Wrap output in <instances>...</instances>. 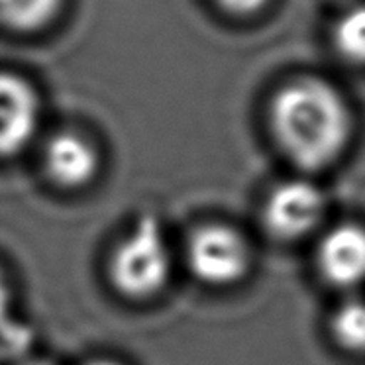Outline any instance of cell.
Here are the masks:
<instances>
[{"label": "cell", "mask_w": 365, "mask_h": 365, "mask_svg": "<svg viewBox=\"0 0 365 365\" xmlns=\"http://www.w3.org/2000/svg\"><path fill=\"white\" fill-rule=\"evenodd\" d=\"M267 120L281 153L307 173L332 167L354 135V114L346 96L317 75L281 85L271 96Z\"/></svg>", "instance_id": "obj_1"}, {"label": "cell", "mask_w": 365, "mask_h": 365, "mask_svg": "<svg viewBox=\"0 0 365 365\" xmlns=\"http://www.w3.org/2000/svg\"><path fill=\"white\" fill-rule=\"evenodd\" d=\"M106 275L126 301H151L165 291L173 277V252L158 216H140L128 228L110 250Z\"/></svg>", "instance_id": "obj_2"}, {"label": "cell", "mask_w": 365, "mask_h": 365, "mask_svg": "<svg viewBox=\"0 0 365 365\" xmlns=\"http://www.w3.org/2000/svg\"><path fill=\"white\" fill-rule=\"evenodd\" d=\"M185 263L202 285L224 289L246 277L252 267V250L244 234L230 224H200L185 242Z\"/></svg>", "instance_id": "obj_3"}, {"label": "cell", "mask_w": 365, "mask_h": 365, "mask_svg": "<svg viewBox=\"0 0 365 365\" xmlns=\"http://www.w3.org/2000/svg\"><path fill=\"white\" fill-rule=\"evenodd\" d=\"M326 215L324 192L309 179L279 182L263 205V226L273 238L297 242L314 234Z\"/></svg>", "instance_id": "obj_4"}, {"label": "cell", "mask_w": 365, "mask_h": 365, "mask_svg": "<svg viewBox=\"0 0 365 365\" xmlns=\"http://www.w3.org/2000/svg\"><path fill=\"white\" fill-rule=\"evenodd\" d=\"M41 167L51 185L61 191H83L98 179L103 158L87 135L59 130L41 150Z\"/></svg>", "instance_id": "obj_5"}, {"label": "cell", "mask_w": 365, "mask_h": 365, "mask_svg": "<svg viewBox=\"0 0 365 365\" xmlns=\"http://www.w3.org/2000/svg\"><path fill=\"white\" fill-rule=\"evenodd\" d=\"M41 120L40 95L10 71H0V159L24 153L38 135Z\"/></svg>", "instance_id": "obj_6"}, {"label": "cell", "mask_w": 365, "mask_h": 365, "mask_svg": "<svg viewBox=\"0 0 365 365\" xmlns=\"http://www.w3.org/2000/svg\"><path fill=\"white\" fill-rule=\"evenodd\" d=\"M317 267L328 285L357 289L365 283V226L341 222L324 232L317 247Z\"/></svg>", "instance_id": "obj_7"}, {"label": "cell", "mask_w": 365, "mask_h": 365, "mask_svg": "<svg viewBox=\"0 0 365 365\" xmlns=\"http://www.w3.org/2000/svg\"><path fill=\"white\" fill-rule=\"evenodd\" d=\"M330 41L344 63L365 69V2L351 4L336 18Z\"/></svg>", "instance_id": "obj_8"}, {"label": "cell", "mask_w": 365, "mask_h": 365, "mask_svg": "<svg viewBox=\"0 0 365 365\" xmlns=\"http://www.w3.org/2000/svg\"><path fill=\"white\" fill-rule=\"evenodd\" d=\"M63 9V0H0V24L18 34L48 28Z\"/></svg>", "instance_id": "obj_9"}, {"label": "cell", "mask_w": 365, "mask_h": 365, "mask_svg": "<svg viewBox=\"0 0 365 365\" xmlns=\"http://www.w3.org/2000/svg\"><path fill=\"white\" fill-rule=\"evenodd\" d=\"M334 341L349 354H365V299L341 301L330 318Z\"/></svg>", "instance_id": "obj_10"}, {"label": "cell", "mask_w": 365, "mask_h": 365, "mask_svg": "<svg viewBox=\"0 0 365 365\" xmlns=\"http://www.w3.org/2000/svg\"><path fill=\"white\" fill-rule=\"evenodd\" d=\"M215 4L222 10L224 14L238 20H250L259 16L267 10L271 0H215Z\"/></svg>", "instance_id": "obj_11"}, {"label": "cell", "mask_w": 365, "mask_h": 365, "mask_svg": "<svg viewBox=\"0 0 365 365\" xmlns=\"http://www.w3.org/2000/svg\"><path fill=\"white\" fill-rule=\"evenodd\" d=\"M14 332V287L9 273L0 265V334Z\"/></svg>", "instance_id": "obj_12"}, {"label": "cell", "mask_w": 365, "mask_h": 365, "mask_svg": "<svg viewBox=\"0 0 365 365\" xmlns=\"http://www.w3.org/2000/svg\"><path fill=\"white\" fill-rule=\"evenodd\" d=\"M85 365H124L118 359H114V357H95V359H91Z\"/></svg>", "instance_id": "obj_13"}, {"label": "cell", "mask_w": 365, "mask_h": 365, "mask_svg": "<svg viewBox=\"0 0 365 365\" xmlns=\"http://www.w3.org/2000/svg\"><path fill=\"white\" fill-rule=\"evenodd\" d=\"M18 365H57L56 361L51 359H43V357H34V359H24L22 364Z\"/></svg>", "instance_id": "obj_14"}]
</instances>
